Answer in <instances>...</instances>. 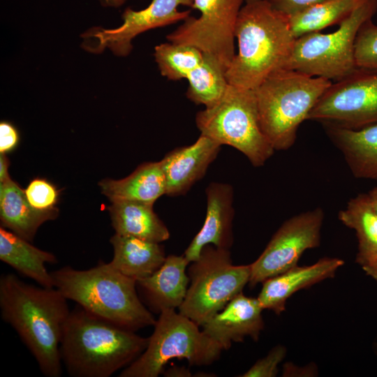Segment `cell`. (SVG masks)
<instances>
[{"label":"cell","instance_id":"obj_1","mask_svg":"<svg viewBox=\"0 0 377 377\" xmlns=\"http://www.w3.org/2000/svg\"><path fill=\"white\" fill-rule=\"evenodd\" d=\"M68 300L56 288L35 286L13 273L0 276L2 320L17 333L46 377H60V343L71 313Z\"/></svg>","mask_w":377,"mask_h":377},{"label":"cell","instance_id":"obj_2","mask_svg":"<svg viewBox=\"0 0 377 377\" xmlns=\"http://www.w3.org/2000/svg\"><path fill=\"white\" fill-rule=\"evenodd\" d=\"M148 338L101 318L80 306L71 311L60 355L72 377H110L145 350Z\"/></svg>","mask_w":377,"mask_h":377},{"label":"cell","instance_id":"obj_3","mask_svg":"<svg viewBox=\"0 0 377 377\" xmlns=\"http://www.w3.org/2000/svg\"><path fill=\"white\" fill-rule=\"evenodd\" d=\"M238 52L226 71L228 84L256 89L272 73L285 68L295 43L288 17L265 0L246 2L235 26Z\"/></svg>","mask_w":377,"mask_h":377},{"label":"cell","instance_id":"obj_4","mask_svg":"<svg viewBox=\"0 0 377 377\" xmlns=\"http://www.w3.org/2000/svg\"><path fill=\"white\" fill-rule=\"evenodd\" d=\"M51 274L54 287L68 300L117 325L135 332L156 321L138 297L136 281L110 263L86 270L66 266Z\"/></svg>","mask_w":377,"mask_h":377},{"label":"cell","instance_id":"obj_5","mask_svg":"<svg viewBox=\"0 0 377 377\" xmlns=\"http://www.w3.org/2000/svg\"><path fill=\"white\" fill-rule=\"evenodd\" d=\"M332 83L281 68L254 89L261 129L275 151L287 150L295 144L299 126Z\"/></svg>","mask_w":377,"mask_h":377},{"label":"cell","instance_id":"obj_6","mask_svg":"<svg viewBox=\"0 0 377 377\" xmlns=\"http://www.w3.org/2000/svg\"><path fill=\"white\" fill-rule=\"evenodd\" d=\"M195 123L200 134L234 147L254 167L275 151L261 129L254 89L228 84L215 105L196 114Z\"/></svg>","mask_w":377,"mask_h":377},{"label":"cell","instance_id":"obj_7","mask_svg":"<svg viewBox=\"0 0 377 377\" xmlns=\"http://www.w3.org/2000/svg\"><path fill=\"white\" fill-rule=\"evenodd\" d=\"M154 326L145 350L119 377H157L172 359H185L191 365H209L223 350L199 325L176 309L162 311Z\"/></svg>","mask_w":377,"mask_h":377},{"label":"cell","instance_id":"obj_8","mask_svg":"<svg viewBox=\"0 0 377 377\" xmlns=\"http://www.w3.org/2000/svg\"><path fill=\"white\" fill-rule=\"evenodd\" d=\"M377 11V0H364L330 34L320 31L296 38L285 68L335 82L357 68L355 45L360 27Z\"/></svg>","mask_w":377,"mask_h":377},{"label":"cell","instance_id":"obj_9","mask_svg":"<svg viewBox=\"0 0 377 377\" xmlns=\"http://www.w3.org/2000/svg\"><path fill=\"white\" fill-rule=\"evenodd\" d=\"M188 269L190 282L179 312L201 327L249 283L251 266L235 265L229 249L206 245Z\"/></svg>","mask_w":377,"mask_h":377},{"label":"cell","instance_id":"obj_10","mask_svg":"<svg viewBox=\"0 0 377 377\" xmlns=\"http://www.w3.org/2000/svg\"><path fill=\"white\" fill-rule=\"evenodd\" d=\"M243 1L193 0L191 8L200 13L199 17L189 16L167 39L197 47L226 71L235 55V26Z\"/></svg>","mask_w":377,"mask_h":377},{"label":"cell","instance_id":"obj_11","mask_svg":"<svg viewBox=\"0 0 377 377\" xmlns=\"http://www.w3.org/2000/svg\"><path fill=\"white\" fill-rule=\"evenodd\" d=\"M306 120L353 130L377 124V73L357 68L332 82Z\"/></svg>","mask_w":377,"mask_h":377},{"label":"cell","instance_id":"obj_12","mask_svg":"<svg viewBox=\"0 0 377 377\" xmlns=\"http://www.w3.org/2000/svg\"><path fill=\"white\" fill-rule=\"evenodd\" d=\"M324 219L323 209L317 207L285 221L250 264L249 286L253 287L296 266L305 251L319 246Z\"/></svg>","mask_w":377,"mask_h":377},{"label":"cell","instance_id":"obj_13","mask_svg":"<svg viewBox=\"0 0 377 377\" xmlns=\"http://www.w3.org/2000/svg\"><path fill=\"white\" fill-rule=\"evenodd\" d=\"M193 0H152L148 7L140 10L126 8L123 15V24L113 29L93 28L82 36L93 39V44L84 45L94 53L110 48L114 54L126 56L132 49L131 40L138 34L149 29L184 21L191 10H178L179 6L192 7Z\"/></svg>","mask_w":377,"mask_h":377},{"label":"cell","instance_id":"obj_14","mask_svg":"<svg viewBox=\"0 0 377 377\" xmlns=\"http://www.w3.org/2000/svg\"><path fill=\"white\" fill-rule=\"evenodd\" d=\"M207 211L204 223L184 253L191 263L208 244L230 249L233 244L234 191L227 183L211 182L205 189Z\"/></svg>","mask_w":377,"mask_h":377},{"label":"cell","instance_id":"obj_15","mask_svg":"<svg viewBox=\"0 0 377 377\" xmlns=\"http://www.w3.org/2000/svg\"><path fill=\"white\" fill-rule=\"evenodd\" d=\"M221 145L200 134L191 145L175 148L161 160L166 180V195L186 194L206 174Z\"/></svg>","mask_w":377,"mask_h":377},{"label":"cell","instance_id":"obj_16","mask_svg":"<svg viewBox=\"0 0 377 377\" xmlns=\"http://www.w3.org/2000/svg\"><path fill=\"white\" fill-rule=\"evenodd\" d=\"M263 310L258 298L241 293L202 325V330L223 350L247 337L256 341L264 327Z\"/></svg>","mask_w":377,"mask_h":377},{"label":"cell","instance_id":"obj_17","mask_svg":"<svg viewBox=\"0 0 377 377\" xmlns=\"http://www.w3.org/2000/svg\"><path fill=\"white\" fill-rule=\"evenodd\" d=\"M343 264L341 259L324 257L311 265H297L263 281L257 298L263 309L280 315L286 309L288 299L295 293L334 277Z\"/></svg>","mask_w":377,"mask_h":377},{"label":"cell","instance_id":"obj_18","mask_svg":"<svg viewBox=\"0 0 377 377\" xmlns=\"http://www.w3.org/2000/svg\"><path fill=\"white\" fill-rule=\"evenodd\" d=\"M190 263L184 255H169L162 265L149 276L137 281L149 308L161 313L176 309L183 303L190 279L186 269Z\"/></svg>","mask_w":377,"mask_h":377},{"label":"cell","instance_id":"obj_19","mask_svg":"<svg viewBox=\"0 0 377 377\" xmlns=\"http://www.w3.org/2000/svg\"><path fill=\"white\" fill-rule=\"evenodd\" d=\"M353 175L377 181V124L357 130L322 123Z\"/></svg>","mask_w":377,"mask_h":377},{"label":"cell","instance_id":"obj_20","mask_svg":"<svg viewBox=\"0 0 377 377\" xmlns=\"http://www.w3.org/2000/svg\"><path fill=\"white\" fill-rule=\"evenodd\" d=\"M98 185L111 202L135 201L154 205L166 195V180L161 161L142 163L125 178L105 179Z\"/></svg>","mask_w":377,"mask_h":377},{"label":"cell","instance_id":"obj_21","mask_svg":"<svg viewBox=\"0 0 377 377\" xmlns=\"http://www.w3.org/2000/svg\"><path fill=\"white\" fill-rule=\"evenodd\" d=\"M110 242L114 252L110 265L136 282L151 275L166 258L161 243L117 233Z\"/></svg>","mask_w":377,"mask_h":377},{"label":"cell","instance_id":"obj_22","mask_svg":"<svg viewBox=\"0 0 377 377\" xmlns=\"http://www.w3.org/2000/svg\"><path fill=\"white\" fill-rule=\"evenodd\" d=\"M58 209L39 211L29 202L23 190L11 179L0 183V219L1 226L31 242L38 228L45 221L54 219Z\"/></svg>","mask_w":377,"mask_h":377},{"label":"cell","instance_id":"obj_23","mask_svg":"<svg viewBox=\"0 0 377 377\" xmlns=\"http://www.w3.org/2000/svg\"><path fill=\"white\" fill-rule=\"evenodd\" d=\"M0 260L40 286L54 287L51 272H47L45 264L56 263L55 256L31 245L29 241L2 226L0 228Z\"/></svg>","mask_w":377,"mask_h":377},{"label":"cell","instance_id":"obj_24","mask_svg":"<svg viewBox=\"0 0 377 377\" xmlns=\"http://www.w3.org/2000/svg\"><path fill=\"white\" fill-rule=\"evenodd\" d=\"M153 205L135 201L112 202L108 210L115 233L158 243L168 240L170 232Z\"/></svg>","mask_w":377,"mask_h":377},{"label":"cell","instance_id":"obj_25","mask_svg":"<svg viewBox=\"0 0 377 377\" xmlns=\"http://www.w3.org/2000/svg\"><path fill=\"white\" fill-rule=\"evenodd\" d=\"M339 221L353 229L357 239L356 263L361 267L377 260V216L367 193H359L350 198L338 214Z\"/></svg>","mask_w":377,"mask_h":377},{"label":"cell","instance_id":"obj_26","mask_svg":"<svg viewBox=\"0 0 377 377\" xmlns=\"http://www.w3.org/2000/svg\"><path fill=\"white\" fill-rule=\"evenodd\" d=\"M364 0H326L288 17L295 38L340 24Z\"/></svg>","mask_w":377,"mask_h":377},{"label":"cell","instance_id":"obj_27","mask_svg":"<svg viewBox=\"0 0 377 377\" xmlns=\"http://www.w3.org/2000/svg\"><path fill=\"white\" fill-rule=\"evenodd\" d=\"M186 79L188 81L187 98L205 108L215 105L223 95L228 84L226 69L205 55L202 64Z\"/></svg>","mask_w":377,"mask_h":377},{"label":"cell","instance_id":"obj_28","mask_svg":"<svg viewBox=\"0 0 377 377\" xmlns=\"http://www.w3.org/2000/svg\"><path fill=\"white\" fill-rule=\"evenodd\" d=\"M154 57L162 75L179 80L202 64L204 54L194 46L170 42L156 46Z\"/></svg>","mask_w":377,"mask_h":377},{"label":"cell","instance_id":"obj_29","mask_svg":"<svg viewBox=\"0 0 377 377\" xmlns=\"http://www.w3.org/2000/svg\"><path fill=\"white\" fill-rule=\"evenodd\" d=\"M357 67L377 73V25L372 19L360 28L355 45Z\"/></svg>","mask_w":377,"mask_h":377},{"label":"cell","instance_id":"obj_30","mask_svg":"<svg viewBox=\"0 0 377 377\" xmlns=\"http://www.w3.org/2000/svg\"><path fill=\"white\" fill-rule=\"evenodd\" d=\"M25 195L30 205L37 210L50 212L57 210L59 191L57 188L44 179L35 178L24 189Z\"/></svg>","mask_w":377,"mask_h":377},{"label":"cell","instance_id":"obj_31","mask_svg":"<svg viewBox=\"0 0 377 377\" xmlns=\"http://www.w3.org/2000/svg\"><path fill=\"white\" fill-rule=\"evenodd\" d=\"M286 349L283 346L274 347L268 354L259 359L250 369L239 376L274 377L278 373V366L284 359Z\"/></svg>","mask_w":377,"mask_h":377},{"label":"cell","instance_id":"obj_32","mask_svg":"<svg viewBox=\"0 0 377 377\" xmlns=\"http://www.w3.org/2000/svg\"><path fill=\"white\" fill-rule=\"evenodd\" d=\"M273 8L290 17L326 0H265Z\"/></svg>","mask_w":377,"mask_h":377},{"label":"cell","instance_id":"obj_33","mask_svg":"<svg viewBox=\"0 0 377 377\" xmlns=\"http://www.w3.org/2000/svg\"><path fill=\"white\" fill-rule=\"evenodd\" d=\"M19 142V134L16 128L9 122L0 124V152L6 154L13 150Z\"/></svg>","mask_w":377,"mask_h":377},{"label":"cell","instance_id":"obj_34","mask_svg":"<svg viewBox=\"0 0 377 377\" xmlns=\"http://www.w3.org/2000/svg\"><path fill=\"white\" fill-rule=\"evenodd\" d=\"M9 160L5 154H0V183L10 179L8 173Z\"/></svg>","mask_w":377,"mask_h":377},{"label":"cell","instance_id":"obj_35","mask_svg":"<svg viewBox=\"0 0 377 377\" xmlns=\"http://www.w3.org/2000/svg\"><path fill=\"white\" fill-rule=\"evenodd\" d=\"M364 272L377 281V260L369 265L362 267Z\"/></svg>","mask_w":377,"mask_h":377},{"label":"cell","instance_id":"obj_36","mask_svg":"<svg viewBox=\"0 0 377 377\" xmlns=\"http://www.w3.org/2000/svg\"><path fill=\"white\" fill-rule=\"evenodd\" d=\"M367 195L371 206L377 216V186L371 188Z\"/></svg>","mask_w":377,"mask_h":377},{"label":"cell","instance_id":"obj_37","mask_svg":"<svg viewBox=\"0 0 377 377\" xmlns=\"http://www.w3.org/2000/svg\"><path fill=\"white\" fill-rule=\"evenodd\" d=\"M101 2L106 6L118 7L121 6L126 0H101Z\"/></svg>","mask_w":377,"mask_h":377},{"label":"cell","instance_id":"obj_38","mask_svg":"<svg viewBox=\"0 0 377 377\" xmlns=\"http://www.w3.org/2000/svg\"><path fill=\"white\" fill-rule=\"evenodd\" d=\"M257 1V0H245L246 2H251V1Z\"/></svg>","mask_w":377,"mask_h":377}]
</instances>
